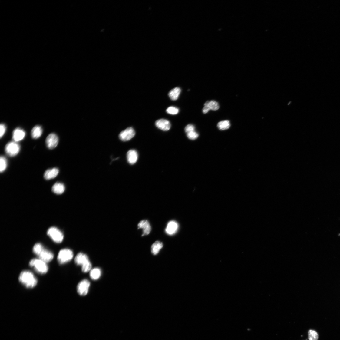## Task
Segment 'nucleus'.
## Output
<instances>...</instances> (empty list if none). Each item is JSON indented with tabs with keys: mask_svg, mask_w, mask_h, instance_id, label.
I'll return each instance as SVG.
<instances>
[{
	"mask_svg": "<svg viewBox=\"0 0 340 340\" xmlns=\"http://www.w3.org/2000/svg\"><path fill=\"white\" fill-rule=\"evenodd\" d=\"M19 282L28 288L35 287L38 283L37 278L31 272L29 271L22 272L19 276Z\"/></svg>",
	"mask_w": 340,
	"mask_h": 340,
	"instance_id": "f257e3e1",
	"label": "nucleus"
},
{
	"mask_svg": "<svg viewBox=\"0 0 340 340\" xmlns=\"http://www.w3.org/2000/svg\"><path fill=\"white\" fill-rule=\"evenodd\" d=\"M29 266L34 269L38 273L45 274L48 272V267L46 263L39 259H33L29 263Z\"/></svg>",
	"mask_w": 340,
	"mask_h": 340,
	"instance_id": "f03ea898",
	"label": "nucleus"
},
{
	"mask_svg": "<svg viewBox=\"0 0 340 340\" xmlns=\"http://www.w3.org/2000/svg\"><path fill=\"white\" fill-rule=\"evenodd\" d=\"M74 256L73 251L70 249H65L61 250L57 257L58 263L60 265L65 264L72 259Z\"/></svg>",
	"mask_w": 340,
	"mask_h": 340,
	"instance_id": "7ed1b4c3",
	"label": "nucleus"
},
{
	"mask_svg": "<svg viewBox=\"0 0 340 340\" xmlns=\"http://www.w3.org/2000/svg\"><path fill=\"white\" fill-rule=\"evenodd\" d=\"M47 234L55 242L61 243L64 239V236L61 232L56 227H51L47 232Z\"/></svg>",
	"mask_w": 340,
	"mask_h": 340,
	"instance_id": "20e7f679",
	"label": "nucleus"
},
{
	"mask_svg": "<svg viewBox=\"0 0 340 340\" xmlns=\"http://www.w3.org/2000/svg\"><path fill=\"white\" fill-rule=\"evenodd\" d=\"M20 146L15 142H10L5 146V152L6 154L10 157H14L17 155L20 152Z\"/></svg>",
	"mask_w": 340,
	"mask_h": 340,
	"instance_id": "39448f33",
	"label": "nucleus"
},
{
	"mask_svg": "<svg viewBox=\"0 0 340 340\" xmlns=\"http://www.w3.org/2000/svg\"><path fill=\"white\" fill-rule=\"evenodd\" d=\"M90 286V282L86 279L82 280L77 286V289L78 294L82 296L86 295L88 293Z\"/></svg>",
	"mask_w": 340,
	"mask_h": 340,
	"instance_id": "423d86ee",
	"label": "nucleus"
},
{
	"mask_svg": "<svg viewBox=\"0 0 340 340\" xmlns=\"http://www.w3.org/2000/svg\"><path fill=\"white\" fill-rule=\"evenodd\" d=\"M45 142L47 147L49 149H53L56 148L58 144V137L56 134L51 133L47 137Z\"/></svg>",
	"mask_w": 340,
	"mask_h": 340,
	"instance_id": "0eeeda50",
	"label": "nucleus"
},
{
	"mask_svg": "<svg viewBox=\"0 0 340 340\" xmlns=\"http://www.w3.org/2000/svg\"><path fill=\"white\" fill-rule=\"evenodd\" d=\"M135 131L132 127H129L122 131L119 137L122 141H128L132 139L135 135Z\"/></svg>",
	"mask_w": 340,
	"mask_h": 340,
	"instance_id": "6e6552de",
	"label": "nucleus"
},
{
	"mask_svg": "<svg viewBox=\"0 0 340 340\" xmlns=\"http://www.w3.org/2000/svg\"><path fill=\"white\" fill-rule=\"evenodd\" d=\"M219 108L218 102L214 100L207 101L204 104L202 111L204 114H207L210 110L216 111Z\"/></svg>",
	"mask_w": 340,
	"mask_h": 340,
	"instance_id": "1a4fd4ad",
	"label": "nucleus"
},
{
	"mask_svg": "<svg viewBox=\"0 0 340 340\" xmlns=\"http://www.w3.org/2000/svg\"><path fill=\"white\" fill-rule=\"evenodd\" d=\"M38 256L39 259L46 263L51 262L54 257L53 254L51 252L45 249Z\"/></svg>",
	"mask_w": 340,
	"mask_h": 340,
	"instance_id": "9d476101",
	"label": "nucleus"
},
{
	"mask_svg": "<svg viewBox=\"0 0 340 340\" xmlns=\"http://www.w3.org/2000/svg\"><path fill=\"white\" fill-rule=\"evenodd\" d=\"M155 125L157 128L164 131H168L171 128L170 122L164 119H161L156 121Z\"/></svg>",
	"mask_w": 340,
	"mask_h": 340,
	"instance_id": "9b49d317",
	"label": "nucleus"
},
{
	"mask_svg": "<svg viewBox=\"0 0 340 340\" xmlns=\"http://www.w3.org/2000/svg\"><path fill=\"white\" fill-rule=\"evenodd\" d=\"M138 229H143V234L142 236L148 235L151 230V226L148 220H141L138 225Z\"/></svg>",
	"mask_w": 340,
	"mask_h": 340,
	"instance_id": "f8f14e48",
	"label": "nucleus"
},
{
	"mask_svg": "<svg viewBox=\"0 0 340 340\" xmlns=\"http://www.w3.org/2000/svg\"><path fill=\"white\" fill-rule=\"evenodd\" d=\"M178 228V225L176 221H171L167 224L165 229V232L169 235H172L177 232Z\"/></svg>",
	"mask_w": 340,
	"mask_h": 340,
	"instance_id": "ddd939ff",
	"label": "nucleus"
},
{
	"mask_svg": "<svg viewBox=\"0 0 340 340\" xmlns=\"http://www.w3.org/2000/svg\"><path fill=\"white\" fill-rule=\"evenodd\" d=\"M26 135L25 132L23 130L17 128L13 131L12 139L15 142H18L22 140L25 138Z\"/></svg>",
	"mask_w": 340,
	"mask_h": 340,
	"instance_id": "4468645a",
	"label": "nucleus"
},
{
	"mask_svg": "<svg viewBox=\"0 0 340 340\" xmlns=\"http://www.w3.org/2000/svg\"><path fill=\"white\" fill-rule=\"evenodd\" d=\"M59 173V169L56 168L47 170L44 173V178L47 180L53 179L58 175Z\"/></svg>",
	"mask_w": 340,
	"mask_h": 340,
	"instance_id": "2eb2a0df",
	"label": "nucleus"
},
{
	"mask_svg": "<svg viewBox=\"0 0 340 340\" xmlns=\"http://www.w3.org/2000/svg\"><path fill=\"white\" fill-rule=\"evenodd\" d=\"M138 154L135 150H130L128 152L127 158L128 162L131 164H135L138 159Z\"/></svg>",
	"mask_w": 340,
	"mask_h": 340,
	"instance_id": "dca6fc26",
	"label": "nucleus"
},
{
	"mask_svg": "<svg viewBox=\"0 0 340 340\" xmlns=\"http://www.w3.org/2000/svg\"><path fill=\"white\" fill-rule=\"evenodd\" d=\"M89 261L88 256L82 253H80L78 254L75 259V263L78 266H82Z\"/></svg>",
	"mask_w": 340,
	"mask_h": 340,
	"instance_id": "f3484780",
	"label": "nucleus"
},
{
	"mask_svg": "<svg viewBox=\"0 0 340 340\" xmlns=\"http://www.w3.org/2000/svg\"><path fill=\"white\" fill-rule=\"evenodd\" d=\"M52 190L53 192L55 194H61L64 192L65 187L63 183H57L53 186Z\"/></svg>",
	"mask_w": 340,
	"mask_h": 340,
	"instance_id": "a211bd4d",
	"label": "nucleus"
},
{
	"mask_svg": "<svg viewBox=\"0 0 340 340\" xmlns=\"http://www.w3.org/2000/svg\"><path fill=\"white\" fill-rule=\"evenodd\" d=\"M42 133L43 129L41 126L37 125L35 126L31 130V135L33 138L37 139L41 136Z\"/></svg>",
	"mask_w": 340,
	"mask_h": 340,
	"instance_id": "6ab92c4d",
	"label": "nucleus"
},
{
	"mask_svg": "<svg viewBox=\"0 0 340 340\" xmlns=\"http://www.w3.org/2000/svg\"><path fill=\"white\" fill-rule=\"evenodd\" d=\"M163 245L162 243L159 241L155 242L151 246V252L152 253L156 255L159 253V252L163 248Z\"/></svg>",
	"mask_w": 340,
	"mask_h": 340,
	"instance_id": "aec40b11",
	"label": "nucleus"
},
{
	"mask_svg": "<svg viewBox=\"0 0 340 340\" xmlns=\"http://www.w3.org/2000/svg\"><path fill=\"white\" fill-rule=\"evenodd\" d=\"M181 92V90L180 88L176 87L170 91L169 96L171 100L176 101L178 99Z\"/></svg>",
	"mask_w": 340,
	"mask_h": 340,
	"instance_id": "412c9836",
	"label": "nucleus"
},
{
	"mask_svg": "<svg viewBox=\"0 0 340 340\" xmlns=\"http://www.w3.org/2000/svg\"><path fill=\"white\" fill-rule=\"evenodd\" d=\"M101 275V271L99 268H94L91 270L90 272V276L93 280H97L99 279Z\"/></svg>",
	"mask_w": 340,
	"mask_h": 340,
	"instance_id": "4be33fe9",
	"label": "nucleus"
},
{
	"mask_svg": "<svg viewBox=\"0 0 340 340\" xmlns=\"http://www.w3.org/2000/svg\"><path fill=\"white\" fill-rule=\"evenodd\" d=\"M231 124L230 121L226 120L220 122L217 124L219 129L221 130H227L230 127Z\"/></svg>",
	"mask_w": 340,
	"mask_h": 340,
	"instance_id": "5701e85b",
	"label": "nucleus"
},
{
	"mask_svg": "<svg viewBox=\"0 0 340 340\" xmlns=\"http://www.w3.org/2000/svg\"><path fill=\"white\" fill-rule=\"evenodd\" d=\"M44 249L41 243L36 244L33 248V251L34 253L38 256Z\"/></svg>",
	"mask_w": 340,
	"mask_h": 340,
	"instance_id": "b1692460",
	"label": "nucleus"
},
{
	"mask_svg": "<svg viewBox=\"0 0 340 340\" xmlns=\"http://www.w3.org/2000/svg\"><path fill=\"white\" fill-rule=\"evenodd\" d=\"M308 338L309 340H318L319 335L317 332L315 330H310L308 332Z\"/></svg>",
	"mask_w": 340,
	"mask_h": 340,
	"instance_id": "393cba45",
	"label": "nucleus"
},
{
	"mask_svg": "<svg viewBox=\"0 0 340 340\" xmlns=\"http://www.w3.org/2000/svg\"><path fill=\"white\" fill-rule=\"evenodd\" d=\"M0 163H1V167H0V171L1 173L4 172L6 170L7 167V161L6 158L3 156H1L0 158Z\"/></svg>",
	"mask_w": 340,
	"mask_h": 340,
	"instance_id": "a878e982",
	"label": "nucleus"
},
{
	"mask_svg": "<svg viewBox=\"0 0 340 340\" xmlns=\"http://www.w3.org/2000/svg\"><path fill=\"white\" fill-rule=\"evenodd\" d=\"M91 268L92 264L89 261L82 266V270L84 272H87L91 271Z\"/></svg>",
	"mask_w": 340,
	"mask_h": 340,
	"instance_id": "bb28decb",
	"label": "nucleus"
},
{
	"mask_svg": "<svg viewBox=\"0 0 340 340\" xmlns=\"http://www.w3.org/2000/svg\"><path fill=\"white\" fill-rule=\"evenodd\" d=\"M167 112L169 114L176 115L178 113L179 110L176 107L171 106L167 108Z\"/></svg>",
	"mask_w": 340,
	"mask_h": 340,
	"instance_id": "cd10ccee",
	"label": "nucleus"
},
{
	"mask_svg": "<svg viewBox=\"0 0 340 340\" xmlns=\"http://www.w3.org/2000/svg\"><path fill=\"white\" fill-rule=\"evenodd\" d=\"M199 134L195 131L187 133V136L190 139L195 140L198 137Z\"/></svg>",
	"mask_w": 340,
	"mask_h": 340,
	"instance_id": "c85d7f7f",
	"label": "nucleus"
},
{
	"mask_svg": "<svg viewBox=\"0 0 340 340\" xmlns=\"http://www.w3.org/2000/svg\"><path fill=\"white\" fill-rule=\"evenodd\" d=\"M195 127L193 125L189 124L186 126L185 129V130L187 134L189 132L195 131Z\"/></svg>",
	"mask_w": 340,
	"mask_h": 340,
	"instance_id": "c756f323",
	"label": "nucleus"
},
{
	"mask_svg": "<svg viewBox=\"0 0 340 340\" xmlns=\"http://www.w3.org/2000/svg\"><path fill=\"white\" fill-rule=\"evenodd\" d=\"M0 130H1L0 137L2 138L4 135L6 130V126L4 124H1L0 125Z\"/></svg>",
	"mask_w": 340,
	"mask_h": 340,
	"instance_id": "7c9ffc66",
	"label": "nucleus"
}]
</instances>
